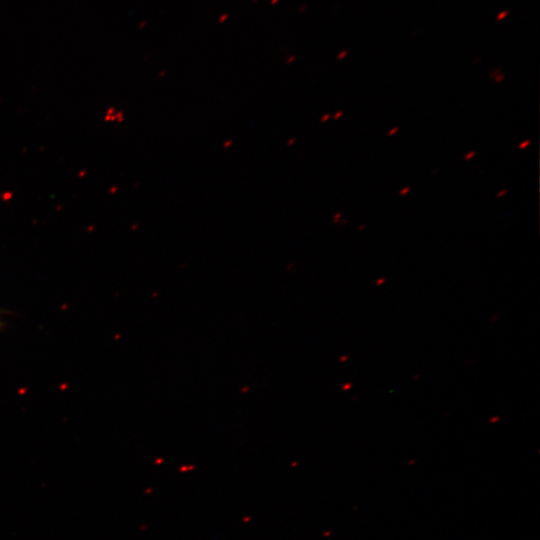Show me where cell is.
Returning a JSON list of instances; mask_svg holds the SVG:
<instances>
[{"label": "cell", "instance_id": "1", "mask_svg": "<svg viewBox=\"0 0 540 540\" xmlns=\"http://www.w3.org/2000/svg\"><path fill=\"white\" fill-rule=\"evenodd\" d=\"M508 13L505 11L504 13L502 14H499L498 17H497V20H501L504 16H506Z\"/></svg>", "mask_w": 540, "mask_h": 540}]
</instances>
